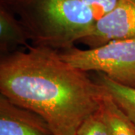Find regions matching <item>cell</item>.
<instances>
[{
  "label": "cell",
  "mask_w": 135,
  "mask_h": 135,
  "mask_svg": "<svg viewBox=\"0 0 135 135\" xmlns=\"http://www.w3.org/2000/svg\"><path fill=\"white\" fill-rule=\"evenodd\" d=\"M0 135H55L37 113L0 94Z\"/></svg>",
  "instance_id": "5b68a950"
},
{
  "label": "cell",
  "mask_w": 135,
  "mask_h": 135,
  "mask_svg": "<svg viewBox=\"0 0 135 135\" xmlns=\"http://www.w3.org/2000/svg\"><path fill=\"white\" fill-rule=\"evenodd\" d=\"M59 53L74 68L102 73L118 84L135 89V41H111L87 50L74 47Z\"/></svg>",
  "instance_id": "3957f363"
},
{
  "label": "cell",
  "mask_w": 135,
  "mask_h": 135,
  "mask_svg": "<svg viewBox=\"0 0 135 135\" xmlns=\"http://www.w3.org/2000/svg\"><path fill=\"white\" fill-rule=\"evenodd\" d=\"M89 6L93 11L96 20L110 12L118 3L119 0H80Z\"/></svg>",
  "instance_id": "30bf717a"
},
{
  "label": "cell",
  "mask_w": 135,
  "mask_h": 135,
  "mask_svg": "<svg viewBox=\"0 0 135 135\" xmlns=\"http://www.w3.org/2000/svg\"><path fill=\"white\" fill-rule=\"evenodd\" d=\"M100 112L107 135H135V126L105 89Z\"/></svg>",
  "instance_id": "52a82bcc"
},
{
  "label": "cell",
  "mask_w": 135,
  "mask_h": 135,
  "mask_svg": "<svg viewBox=\"0 0 135 135\" xmlns=\"http://www.w3.org/2000/svg\"><path fill=\"white\" fill-rule=\"evenodd\" d=\"M103 87L135 126V89L113 81L104 74L96 72L93 79Z\"/></svg>",
  "instance_id": "ba28073f"
},
{
  "label": "cell",
  "mask_w": 135,
  "mask_h": 135,
  "mask_svg": "<svg viewBox=\"0 0 135 135\" xmlns=\"http://www.w3.org/2000/svg\"><path fill=\"white\" fill-rule=\"evenodd\" d=\"M111 41H135V0H119L80 42L93 48Z\"/></svg>",
  "instance_id": "277c9868"
},
{
  "label": "cell",
  "mask_w": 135,
  "mask_h": 135,
  "mask_svg": "<svg viewBox=\"0 0 135 135\" xmlns=\"http://www.w3.org/2000/svg\"><path fill=\"white\" fill-rule=\"evenodd\" d=\"M17 17L33 46L64 51L91 32L96 18L80 0H0Z\"/></svg>",
  "instance_id": "7a4b0ae2"
},
{
  "label": "cell",
  "mask_w": 135,
  "mask_h": 135,
  "mask_svg": "<svg viewBox=\"0 0 135 135\" xmlns=\"http://www.w3.org/2000/svg\"><path fill=\"white\" fill-rule=\"evenodd\" d=\"M76 135H107L100 110L83 122Z\"/></svg>",
  "instance_id": "9c48e42d"
},
{
  "label": "cell",
  "mask_w": 135,
  "mask_h": 135,
  "mask_svg": "<svg viewBox=\"0 0 135 135\" xmlns=\"http://www.w3.org/2000/svg\"><path fill=\"white\" fill-rule=\"evenodd\" d=\"M0 60V94L43 117L55 135H76L100 110L104 88L53 49L29 45Z\"/></svg>",
  "instance_id": "6da1fadb"
},
{
  "label": "cell",
  "mask_w": 135,
  "mask_h": 135,
  "mask_svg": "<svg viewBox=\"0 0 135 135\" xmlns=\"http://www.w3.org/2000/svg\"><path fill=\"white\" fill-rule=\"evenodd\" d=\"M24 27L12 12L0 5V50L4 54L14 52L17 47L29 46Z\"/></svg>",
  "instance_id": "8992f818"
}]
</instances>
